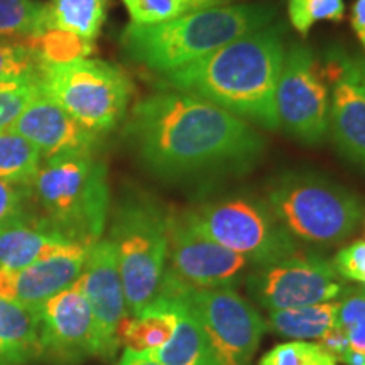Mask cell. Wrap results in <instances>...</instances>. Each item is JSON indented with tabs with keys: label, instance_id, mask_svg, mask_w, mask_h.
<instances>
[{
	"label": "cell",
	"instance_id": "obj_1",
	"mask_svg": "<svg viewBox=\"0 0 365 365\" xmlns=\"http://www.w3.org/2000/svg\"><path fill=\"white\" fill-rule=\"evenodd\" d=\"M125 137L145 170L171 182L244 175L261 161L267 145L247 120L176 90L137 102Z\"/></svg>",
	"mask_w": 365,
	"mask_h": 365
},
{
	"label": "cell",
	"instance_id": "obj_2",
	"mask_svg": "<svg viewBox=\"0 0 365 365\" xmlns=\"http://www.w3.org/2000/svg\"><path fill=\"white\" fill-rule=\"evenodd\" d=\"M284 54V26L272 22L161 75V83L215 103L249 124L279 130L276 88Z\"/></svg>",
	"mask_w": 365,
	"mask_h": 365
},
{
	"label": "cell",
	"instance_id": "obj_3",
	"mask_svg": "<svg viewBox=\"0 0 365 365\" xmlns=\"http://www.w3.org/2000/svg\"><path fill=\"white\" fill-rule=\"evenodd\" d=\"M276 9L269 4H237L205 9L161 24H130L120 36L132 61L159 76L175 71L222 46L272 24Z\"/></svg>",
	"mask_w": 365,
	"mask_h": 365
},
{
	"label": "cell",
	"instance_id": "obj_4",
	"mask_svg": "<svg viewBox=\"0 0 365 365\" xmlns=\"http://www.w3.org/2000/svg\"><path fill=\"white\" fill-rule=\"evenodd\" d=\"M33 205L68 240L91 247L103 237L110 212L107 164L95 153L46 159L33 182Z\"/></svg>",
	"mask_w": 365,
	"mask_h": 365
},
{
	"label": "cell",
	"instance_id": "obj_5",
	"mask_svg": "<svg viewBox=\"0 0 365 365\" xmlns=\"http://www.w3.org/2000/svg\"><path fill=\"white\" fill-rule=\"evenodd\" d=\"M264 200L296 240L328 247L349 239L364 215L354 191L312 171H286L272 178Z\"/></svg>",
	"mask_w": 365,
	"mask_h": 365
},
{
	"label": "cell",
	"instance_id": "obj_6",
	"mask_svg": "<svg viewBox=\"0 0 365 365\" xmlns=\"http://www.w3.org/2000/svg\"><path fill=\"white\" fill-rule=\"evenodd\" d=\"M190 222L223 247L234 250L262 267L303 252L261 196L249 191H220L205 195L182 210Z\"/></svg>",
	"mask_w": 365,
	"mask_h": 365
},
{
	"label": "cell",
	"instance_id": "obj_7",
	"mask_svg": "<svg viewBox=\"0 0 365 365\" xmlns=\"http://www.w3.org/2000/svg\"><path fill=\"white\" fill-rule=\"evenodd\" d=\"M168 220L170 210L137 191L125 195L113 212L107 239L115 247L130 317L143 314L166 271Z\"/></svg>",
	"mask_w": 365,
	"mask_h": 365
},
{
	"label": "cell",
	"instance_id": "obj_8",
	"mask_svg": "<svg viewBox=\"0 0 365 365\" xmlns=\"http://www.w3.org/2000/svg\"><path fill=\"white\" fill-rule=\"evenodd\" d=\"M39 83L49 98L100 135L124 120L132 97L129 76L102 59L43 63Z\"/></svg>",
	"mask_w": 365,
	"mask_h": 365
},
{
	"label": "cell",
	"instance_id": "obj_9",
	"mask_svg": "<svg viewBox=\"0 0 365 365\" xmlns=\"http://www.w3.org/2000/svg\"><path fill=\"white\" fill-rule=\"evenodd\" d=\"M276 112L279 129L301 144L318 145L330 134V88L322 65L304 44L286 49Z\"/></svg>",
	"mask_w": 365,
	"mask_h": 365
},
{
	"label": "cell",
	"instance_id": "obj_10",
	"mask_svg": "<svg viewBox=\"0 0 365 365\" xmlns=\"http://www.w3.org/2000/svg\"><path fill=\"white\" fill-rule=\"evenodd\" d=\"M180 294L207 331L220 365H249L267 323L235 289H202L180 282Z\"/></svg>",
	"mask_w": 365,
	"mask_h": 365
},
{
	"label": "cell",
	"instance_id": "obj_11",
	"mask_svg": "<svg viewBox=\"0 0 365 365\" xmlns=\"http://www.w3.org/2000/svg\"><path fill=\"white\" fill-rule=\"evenodd\" d=\"M244 282L255 303L267 312L339 299L349 287L333 262L322 255L304 252L269 266L255 267Z\"/></svg>",
	"mask_w": 365,
	"mask_h": 365
},
{
	"label": "cell",
	"instance_id": "obj_12",
	"mask_svg": "<svg viewBox=\"0 0 365 365\" xmlns=\"http://www.w3.org/2000/svg\"><path fill=\"white\" fill-rule=\"evenodd\" d=\"M168 239L170 269L186 284L202 289H235L247 277V259L198 230L182 210H170Z\"/></svg>",
	"mask_w": 365,
	"mask_h": 365
},
{
	"label": "cell",
	"instance_id": "obj_13",
	"mask_svg": "<svg viewBox=\"0 0 365 365\" xmlns=\"http://www.w3.org/2000/svg\"><path fill=\"white\" fill-rule=\"evenodd\" d=\"M322 68L330 86L333 143L346 161L365 171V76L357 56L341 46H330Z\"/></svg>",
	"mask_w": 365,
	"mask_h": 365
},
{
	"label": "cell",
	"instance_id": "obj_14",
	"mask_svg": "<svg viewBox=\"0 0 365 365\" xmlns=\"http://www.w3.org/2000/svg\"><path fill=\"white\" fill-rule=\"evenodd\" d=\"M36 313L41 357L65 365L80 364L93 355L100 357L97 325L78 281L49 298Z\"/></svg>",
	"mask_w": 365,
	"mask_h": 365
},
{
	"label": "cell",
	"instance_id": "obj_15",
	"mask_svg": "<svg viewBox=\"0 0 365 365\" xmlns=\"http://www.w3.org/2000/svg\"><path fill=\"white\" fill-rule=\"evenodd\" d=\"M78 282L97 325L100 357L110 359L120 346L118 328L129 318L117 252L110 240L102 237L91 245Z\"/></svg>",
	"mask_w": 365,
	"mask_h": 365
},
{
	"label": "cell",
	"instance_id": "obj_16",
	"mask_svg": "<svg viewBox=\"0 0 365 365\" xmlns=\"http://www.w3.org/2000/svg\"><path fill=\"white\" fill-rule=\"evenodd\" d=\"M9 129L34 144L43 161L63 154L95 153L100 134L86 129L43 90L26 105Z\"/></svg>",
	"mask_w": 365,
	"mask_h": 365
},
{
	"label": "cell",
	"instance_id": "obj_17",
	"mask_svg": "<svg viewBox=\"0 0 365 365\" xmlns=\"http://www.w3.org/2000/svg\"><path fill=\"white\" fill-rule=\"evenodd\" d=\"M90 247L70 244L19 271L0 269V298L38 309L78 281Z\"/></svg>",
	"mask_w": 365,
	"mask_h": 365
},
{
	"label": "cell",
	"instance_id": "obj_18",
	"mask_svg": "<svg viewBox=\"0 0 365 365\" xmlns=\"http://www.w3.org/2000/svg\"><path fill=\"white\" fill-rule=\"evenodd\" d=\"M75 242L33 213L0 230V269L19 271Z\"/></svg>",
	"mask_w": 365,
	"mask_h": 365
},
{
	"label": "cell",
	"instance_id": "obj_19",
	"mask_svg": "<svg viewBox=\"0 0 365 365\" xmlns=\"http://www.w3.org/2000/svg\"><path fill=\"white\" fill-rule=\"evenodd\" d=\"M41 357L36 309L0 298V365H26Z\"/></svg>",
	"mask_w": 365,
	"mask_h": 365
},
{
	"label": "cell",
	"instance_id": "obj_20",
	"mask_svg": "<svg viewBox=\"0 0 365 365\" xmlns=\"http://www.w3.org/2000/svg\"><path fill=\"white\" fill-rule=\"evenodd\" d=\"M340 301L333 299L327 303L312 304L293 309L269 312L267 327H271L277 335L293 340H318L336 323Z\"/></svg>",
	"mask_w": 365,
	"mask_h": 365
},
{
	"label": "cell",
	"instance_id": "obj_21",
	"mask_svg": "<svg viewBox=\"0 0 365 365\" xmlns=\"http://www.w3.org/2000/svg\"><path fill=\"white\" fill-rule=\"evenodd\" d=\"M108 0H51L46 4L48 29L71 33L95 41L107 19Z\"/></svg>",
	"mask_w": 365,
	"mask_h": 365
},
{
	"label": "cell",
	"instance_id": "obj_22",
	"mask_svg": "<svg viewBox=\"0 0 365 365\" xmlns=\"http://www.w3.org/2000/svg\"><path fill=\"white\" fill-rule=\"evenodd\" d=\"M176 323V312L149 309L140 317L125 318L118 328V340L134 352H150L171 339Z\"/></svg>",
	"mask_w": 365,
	"mask_h": 365
},
{
	"label": "cell",
	"instance_id": "obj_23",
	"mask_svg": "<svg viewBox=\"0 0 365 365\" xmlns=\"http://www.w3.org/2000/svg\"><path fill=\"white\" fill-rule=\"evenodd\" d=\"M48 29L46 4L34 0H0V43L29 46Z\"/></svg>",
	"mask_w": 365,
	"mask_h": 365
},
{
	"label": "cell",
	"instance_id": "obj_24",
	"mask_svg": "<svg viewBox=\"0 0 365 365\" xmlns=\"http://www.w3.org/2000/svg\"><path fill=\"white\" fill-rule=\"evenodd\" d=\"M43 164V156L29 140L7 129L0 130V180L33 186Z\"/></svg>",
	"mask_w": 365,
	"mask_h": 365
},
{
	"label": "cell",
	"instance_id": "obj_25",
	"mask_svg": "<svg viewBox=\"0 0 365 365\" xmlns=\"http://www.w3.org/2000/svg\"><path fill=\"white\" fill-rule=\"evenodd\" d=\"M132 24H161L205 9L227 6L230 0H122Z\"/></svg>",
	"mask_w": 365,
	"mask_h": 365
},
{
	"label": "cell",
	"instance_id": "obj_26",
	"mask_svg": "<svg viewBox=\"0 0 365 365\" xmlns=\"http://www.w3.org/2000/svg\"><path fill=\"white\" fill-rule=\"evenodd\" d=\"M29 48L38 53L41 61L46 65H54L90 56L93 53V41L78 38L66 31L46 29L31 41Z\"/></svg>",
	"mask_w": 365,
	"mask_h": 365
},
{
	"label": "cell",
	"instance_id": "obj_27",
	"mask_svg": "<svg viewBox=\"0 0 365 365\" xmlns=\"http://www.w3.org/2000/svg\"><path fill=\"white\" fill-rule=\"evenodd\" d=\"M43 61L26 44L0 43V83L39 80Z\"/></svg>",
	"mask_w": 365,
	"mask_h": 365
},
{
	"label": "cell",
	"instance_id": "obj_28",
	"mask_svg": "<svg viewBox=\"0 0 365 365\" xmlns=\"http://www.w3.org/2000/svg\"><path fill=\"white\" fill-rule=\"evenodd\" d=\"M291 26L307 36L319 21L340 22L345 16L344 0H289L287 6Z\"/></svg>",
	"mask_w": 365,
	"mask_h": 365
},
{
	"label": "cell",
	"instance_id": "obj_29",
	"mask_svg": "<svg viewBox=\"0 0 365 365\" xmlns=\"http://www.w3.org/2000/svg\"><path fill=\"white\" fill-rule=\"evenodd\" d=\"M259 365H339L317 341L293 340L276 345L261 357Z\"/></svg>",
	"mask_w": 365,
	"mask_h": 365
},
{
	"label": "cell",
	"instance_id": "obj_30",
	"mask_svg": "<svg viewBox=\"0 0 365 365\" xmlns=\"http://www.w3.org/2000/svg\"><path fill=\"white\" fill-rule=\"evenodd\" d=\"M41 91L39 80L0 83V130L11 124L24 110L26 105Z\"/></svg>",
	"mask_w": 365,
	"mask_h": 365
},
{
	"label": "cell",
	"instance_id": "obj_31",
	"mask_svg": "<svg viewBox=\"0 0 365 365\" xmlns=\"http://www.w3.org/2000/svg\"><path fill=\"white\" fill-rule=\"evenodd\" d=\"M33 213V186L0 180V230Z\"/></svg>",
	"mask_w": 365,
	"mask_h": 365
},
{
	"label": "cell",
	"instance_id": "obj_32",
	"mask_svg": "<svg viewBox=\"0 0 365 365\" xmlns=\"http://www.w3.org/2000/svg\"><path fill=\"white\" fill-rule=\"evenodd\" d=\"M340 298L335 327L345 331L355 327H365V286H349Z\"/></svg>",
	"mask_w": 365,
	"mask_h": 365
},
{
	"label": "cell",
	"instance_id": "obj_33",
	"mask_svg": "<svg viewBox=\"0 0 365 365\" xmlns=\"http://www.w3.org/2000/svg\"><path fill=\"white\" fill-rule=\"evenodd\" d=\"M331 262L344 279L365 286V240H357L339 250Z\"/></svg>",
	"mask_w": 365,
	"mask_h": 365
},
{
	"label": "cell",
	"instance_id": "obj_34",
	"mask_svg": "<svg viewBox=\"0 0 365 365\" xmlns=\"http://www.w3.org/2000/svg\"><path fill=\"white\" fill-rule=\"evenodd\" d=\"M317 344L322 346L328 355H331L336 362H340L341 357L350 350L346 331L341 330L339 327H333L331 330H328L322 339L317 340Z\"/></svg>",
	"mask_w": 365,
	"mask_h": 365
},
{
	"label": "cell",
	"instance_id": "obj_35",
	"mask_svg": "<svg viewBox=\"0 0 365 365\" xmlns=\"http://www.w3.org/2000/svg\"><path fill=\"white\" fill-rule=\"evenodd\" d=\"M350 22H352L354 33L365 49V0H357L352 7V16H350Z\"/></svg>",
	"mask_w": 365,
	"mask_h": 365
},
{
	"label": "cell",
	"instance_id": "obj_36",
	"mask_svg": "<svg viewBox=\"0 0 365 365\" xmlns=\"http://www.w3.org/2000/svg\"><path fill=\"white\" fill-rule=\"evenodd\" d=\"M117 365H161V364L154 362L153 359H149L148 355H144L143 352H134V350L125 349Z\"/></svg>",
	"mask_w": 365,
	"mask_h": 365
},
{
	"label": "cell",
	"instance_id": "obj_37",
	"mask_svg": "<svg viewBox=\"0 0 365 365\" xmlns=\"http://www.w3.org/2000/svg\"><path fill=\"white\" fill-rule=\"evenodd\" d=\"M340 362H344L345 365H365V354L355 352V350L350 349L344 357H341Z\"/></svg>",
	"mask_w": 365,
	"mask_h": 365
},
{
	"label": "cell",
	"instance_id": "obj_38",
	"mask_svg": "<svg viewBox=\"0 0 365 365\" xmlns=\"http://www.w3.org/2000/svg\"><path fill=\"white\" fill-rule=\"evenodd\" d=\"M357 61H359V66H360V70H362L364 76H365V58H364V56H357Z\"/></svg>",
	"mask_w": 365,
	"mask_h": 365
}]
</instances>
